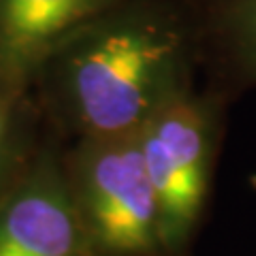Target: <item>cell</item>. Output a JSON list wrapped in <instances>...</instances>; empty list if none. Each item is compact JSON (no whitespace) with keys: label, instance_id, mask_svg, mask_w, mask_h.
Listing matches in <instances>:
<instances>
[{"label":"cell","instance_id":"277c9868","mask_svg":"<svg viewBox=\"0 0 256 256\" xmlns=\"http://www.w3.org/2000/svg\"><path fill=\"white\" fill-rule=\"evenodd\" d=\"M120 0H0V60L28 68Z\"/></svg>","mask_w":256,"mask_h":256},{"label":"cell","instance_id":"3957f363","mask_svg":"<svg viewBox=\"0 0 256 256\" xmlns=\"http://www.w3.org/2000/svg\"><path fill=\"white\" fill-rule=\"evenodd\" d=\"M82 190L88 224L107 252L141 256L162 246L158 198L137 134L92 139Z\"/></svg>","mask_w":256,"mask_h":256},{"label":"cell","instance_id":"8992f818","mask_svg":"<svg viewBox=\"0 0 256 256\" xmlns=\"http://www.w3.org/2000/svg\"><path fill=\"white\" fill-rule=\"evenodd\" d=\"M201 45H212L239 75L256 79V0H196Z\"/></svg>","mask_w":256,"mask_h":256},{"label":"cell","instance_id":"6da1fadb","mask_svg":"<svg viewBox=\"0 0 256 256\" xmlns=\"http://www.w3.org/2000/svg\"><path fill=\"white\" fill-rule=\"evenodd\" d=\"M73 38L66 82L92 139L137 134L186 90L201 47L196 0H120Z\"/></svg>","mask_w":256,"mask_h":256},{"label":"cell","instance_id":"52a82bcc","mask_svg":"<svg viewBox=\"0 0 256 256\" xmlns=\"http://www.w3.org/2000/svg\"><path fill=\"white\" fill-rule=\"evenodd\" d=\"M2 139H4V111L0 109V146H2Z\"/></svg>","mask_w":256,"mask_h":256},{"label":"cell","instance_id":"5b68a950","mask_svg":"<svg viewBox=\"0 0 256 256\" xmlns=\"http://www.w3.org/2000/svg\"><path fill=\"white\" fill-rule=\"evenodd\" d=\"M77 212L52 182L20 192L0 214V256H77Z\"/></svg>","mask_w":256,"mask_h":256},{"label":"cell","instance_id":"7a4b0ae2","mask_svg":"<svg viewBox=\"0 0 256 256\" xmlns=\"http://www.w3.org/2000/svg\"><path fill=\"white\" fill-rule=\"evenodd\" d=\"M137 139L158 198L162 246H182L207 194L212 130L203 102L182 90L143 124Z\"/></svg>","mask_w":256,"mask_h":256}]
</instances>
